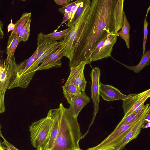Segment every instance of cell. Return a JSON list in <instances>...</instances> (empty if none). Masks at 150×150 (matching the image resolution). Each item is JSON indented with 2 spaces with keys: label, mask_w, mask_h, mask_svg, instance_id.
<instances>
[{
  "label": "cell",
  "mask_w": 150,
  "mask_h": 150,
  "mask_svg": "<svg viewBox=\"0 0 150 150\" xmlns=\"http://www.w3.org/2000/svg\"><path fill=\"white\" fill-rule=\"evenodd\" d=\"M124 0H92L88 16L77 20L67 37L70 52L73 55L70 64L82 62L90 64L89 57L95 46L109 31L117 33L122 27Z\"/></svg>",
  "instance_id": "cell-1"
},
{
  "label": "cell",
  "mask_w": 150,
  "mask_h": 150,
  "mask_svg": "<svg viewBox=\"0 0 150 150\" xmlns=\"http://www.w3.org/2000/svg\"><path fill=\"white\" fill-rule=\"evenodd\" d=\"M59 107V131L53 146L50 150H80L79 143L83 135L77 118L73 117L62 103Z\"/></svg>",
  "instance_id": "cell-2"
},
{
  "label": "cell",
  "mask_w": 150,
  "mask_h": 150,
  "mask_svg": "<svg viewBox=\"0 0 150 150\" xmlns=\"http://www.w3.org/2000/svg\"><path fill=\"white\" fill-rule=\"evenodd\" d=\"M67 37L59 42L52 40L42 32L39 33L38 35V52L36 58L26 71L17 78L18 81L23 85L28 86L37 71L39 64L50 54L59 48Z\"/></svg>",
  "instance_id": "cell-3"
},
{
  "label": "cell",
  "mask_w": 150,
  "mask_h": 150,
  "mask_svg": "<svg viewBox=\"0 0 150 150\" xmlns=\"http://www.w3.org/2000/svg\"><path fill=\"white\" fill-rule=\"evenodd\" d=\"M52 119L47 113V116L33 122L29 127L31 144L35 148L42 147L50 134Z\"/></svg>",
  "instance_id": "cell-4"
},
{
  "label": "cell",
  "mask_w": 150,
  "mask_h": 150,
  "mask_svg": "<svg viewBox=\"0 0 150 150\" xmlns=\"http://www.w3.org/2000/svg\"><path fill=\"white\" fill-rule=\"evenodd\" d=\"M119 36L114 32H108V35L100 40L91 51L89 57L90 64L111 56L113 47Z\"/></svg>",
  "instance_id": "cell-5"
},
{
  "label": "cell",
  "mask_w": 150,
  "mask_h": 150,
  "mask_svg": "<svg viewBox=\"0 0 150 150\" xmlns=\"http://www.w3.org/2000/svg\"><path fill=\"white\" fill-rule=\"evenodd\" d=\"M138 120L132 123L124 124L117 129H115L101 142L87 150H114L116 146Z\"/></svg>",
  "instance_id": "cell-6"
},
{
  "label": "cell",
  "mask_w": 150,
  "mask_h": 150,
  "mask_svg": "<svg viewBox=\"0 0 150 150\" xmlns=\"http://www.w3.org/2000/svg\"><path fill=\"white\" fill-rule=\"evenodd\" d=\"M17 66L13 55L8 65L5 67V70L0 73V114L5 111L4 104L5 92L11 78L16 75Z\"/></svg>",
  "instance_id": "cell-7"
},
{
  "label": "cell",
  "mask_w": 150,
  "mask_h": 150,
  "mask_svg": "<svg viewBox=\"0 0 150 150\" xmlns=\"http://www.w3.org/2000/svg\"><path fill=\"white\" fill-rule=\"evenodd\" d=\"M129 94L130 96L122 101L124 117L137 112L143 108L144 102L150 96V89L139 93Z\"/></svg>",
  "instance_id": "cell-8"
},
{
  "label": "cell",
  "mask_w": 150,
  "mask_h": 150,
  "mask_svg": "<svg viewBox=\"0 0 150 150\" xmlns=\"http://www.w3.org/2000/svg\"><path fill=\"white\" fill-rule=\"evenodd\" d=\"M100 71L97 67L93 68L90 74L91 80V98L93 103V117L89 127L93 124L96 116L99 110L100 101L99 94L100 79Z\"/></svg>",
  "instance_id": "cell-9"
},
{
  "label": "cell",
  "mask_w": 150,
  "mask_h": 150,
  "mask_svg": "<svg viewBox=\"0 0 150 150\" xmlns=\"http://www.w3.org/2000/svg\"><path fill=\"white\" fill-rule=\"evenodd\" d=\"M48 114L52 119V123L49 135L42 146V150H50L52 148L58 135L59 127L60 108L51 109Z\"/></svg>",
  "instance_id": "cell-10"
},
{
  "label": "cell",
  "mask_w": 150,
  "mask_h": 150,
  "mask_svg": "<svg viewBox=\"0 0 150 150\" xmlns=\"http://www.w3.org/2000/svg\"><path fill=\"white\" fill-rule=\"evenodd\" d=\"M86 64V62H82L70 68V74L65 84H74L82 92L85 91L87 82L84 76V70Z\"/></svg>",
  "instance_id": "cell-11"
},
{
  "label": "cell",
  "mask_w": 150,
  "mask_h": 150,
  "mask_svg": "<svg viewBox=\"0 0 150 150\" xmlns=\"http://www.w3.org/2000/svg\"><path fill=\"white\" fill-rule=\"evenodd\" d=\"M66 43L67 38L59 48L51 53L42 62L37 71L61 67L62 65L61 59L64 56Z\"/></svg>",
  "instance_id": "cell-12"
},
{
  "label": "cell",
  "mask_w": 150,
  "mask_h": 150,
  "mask_svg": "<svg viewBox=\"0 0 150 150\" xmlns=\"http://www.w3.org/2000/svg\"><path fill=\"white\" fill-rule=\"evenodd\" d=\"M147 112L143 114L139 118L116 146L114 150L122 149L127 143L136 138L140 133L142 127L147 123L144 120V116Z\"/></svg>",
  "instance_id": "cell-13"
},
{
  "label": "cell",
  "mask_w": 150,
  "mask_h": 150,
  "mask_svg": "<svg viewBox=\"0 0 150 150\" xmlns=\"http://www.w3.org/2000/svg\"><path fill=\"white\" fill-rule=\"evenodd\" d=\"M99 94L102 98L107 101L117 100H124L130 96L129 94H123L116 88L110 85L100 83Z\"/></svg>",
  "instance_id": "cell-14"
},
{
  "label": "cell",
  "mask_w": 150,
  "mask_h": 150,
  "mask_svg": "<svg viewBox=\"0 0 150 150\" xmlns=\"http://www.w3.org/2000/svg\"><path fill=\"white\" fill-rule=\"evenodd\" d=\"M90 101V98L86 95L85 91H82L76 97L73 102L70 104L68 109L73 117L77 118L78 115L82 109Z\"/></svg>",
  "instance_id": "cell-15"
},
{
  "label": "cell",
  "mask_w": 150,
  "mask_h": 150,
  "mask_svg": "<svg viewBox=\"0 0 150 150\" xmlns=\"http://www.w3.org/2000/svg\"><path fill=\"white\" fill-rule=\"evenodd\" d=\"M21 38L16 35H10L9 37L6 50L7 57L5 61V67H6L9 62L12 56L14 55L16 49L21 41Z\"/></svg>",
  "instance_id": "cell-16"
},
{
  "label": "cell",
  "mask_w": 150,
  "mask_h": 150,
  "mask_svg": "<svg viewBox=\"0 0 150 150\" xmlns=\"http://www.w3.org/2000/svg\"><path fill=\"white\" fill-rule=\"evenodd\" d=\"M149 104H146L140 110L129 115L127 117H123L118 123L115 129H117L122 125L135 122L144 113L146 112L150 108Z\"/></svg>",
  "instance_id": "cell-17"
},
{
  "label": "cell",
  "mask_w": 150,
  "mask_h": 150,
  "mask_svg": "<svg viewBox=\"0 0 150 150\" xmlns=\"http://www.w3.org/2000/svg\"><path fill=\"white\" fill-rule=\"evenodd\" d=\"M62 88L64 96L70 105L82 92L77 86L71 83L65 84Z\"/></svg>",
  "instance_id": "cell-18"
},
{
  "label": "cell",
  "mask_w": 150,
  "mask_h": 150,
  "mask_svg": "<svg viewBox=\"0 0 150 150\" xmlns=\"http://www.w3.org/2000/svg\"><path fill=\"white\" fill-rule=\"evenodd\" d=\"M150 63V50L145 51L142 54L139 63L136 66H128L121 64L128 69L136 73H139L144 68L149 65Z\"/></svg>",
  "instance_id": "cell-19"
},
{
  "label": "cell",
  "mask_w": 150,
  "mask_h": 150,
  "mask_svg": "<svg viewBox=\"0 0 150 150\" xmlns=\"http://www.w3.org/2000/svg\"><path fill=\"white\" fill-rule=\"evenodd\" d=\"M123 22L122 30L118 31L117 34L121 38L124 40L128 49L130 47L129 31L131 28L130 25L127 19L125 12L123 11Z\"/></svg>",
  "instance_id": "cell-20"
},
{
  "label": "cell",
  "mask_w": 150,
  "mask_h": 150,
  "mask_svg": "<svg viewBox=\"0 0 150 150\" xmlns=\"http://www.w3.org/2000/svg\"><path fill=\"white\" fill-rule=\"evenodd\" d=\"M37 49L34 53L28 59L18 64L16 75L12 78H17L21 76L30 67L35 60L37 54Z\"/></svg>",
  "instance_id": "cell-21"
},
{
  "label": "cell",
  "mask_w": 150,
  "mask_h": 150,
  "mask_svg": "<svg viewBox=\"0 0 150 150\" xmlns=\"http://www.w3.org/2000/svg\"><path fill=\"white\" fill-rule=\"evenodd\" d=\"M31 15V12L23 13L20 18L15 24V28L12 31L10 35H18L27 22L30 19Z\"/></svg>",
  "instance_id": "cell-22"
},
{
  "label": "cell",
  "mask_w": 150,
  "mask_h": 150,
  "mask_svg": "<svg viewBox=\"0 0 150 150\" xmlns=\"http://www.w3.org/2000/svg\"><path fill=\"white\" fill-rule=\"evenodd\" d=\"M90 0H82L81 4L78 7L72 18L68 21L67 26L68 27L74 26L78 19L82 14L86 7L91 4Z\"/></svg>",
  "instance_id": "cell-23"
},
{
  "label": "cell",
  "mask_w": 150,
  "mask_h": 150,
  "mask_svg": "<svg viewBox=\"0 0 150 150\" xmlns=\"http://www.w3.org/2000/svg\"><path fill=\"white\" fill-rule=\"evenodd\" d=\"M73 27L74 26H71L67 29L59 32L52 33L45 35V36L52 41H56L57 40H59L61 41L69 35Z\"/></svg>",
  "instance_id": "cell-24"
},
{
  "label": "cell",
  "mask_w": 150,
  "mask_h": 150,
  "mask_svg": "<svg viewBox=\"0 0 150 150\" xmlns=\"http://www.w3.org/2000/svg\"><path fill=\"white\" fill-rule=\"evenodd\" d=\"M31 21V19H30L27 22L18 35L22 41L24 42L26 41L28 39L30 34V27Z\"/></svg>",
  "instance_id": "cell-25"
},
{
  "label": "cell",
  "mask_w": 150,
  "mask_h": 150,
  "mask_svg": "<svg viewBox=\"0 0 150 150\" xmlns=\"http://www.w3.org/2000/svg\"><path fill=\"white\" fill-rule=\"evenodd\" d=\"M150 9V6H149V8L147 9V11L146 12V14L144 18V40L143 42V54H144V52L146 51V41L147 40V36L148 35V26L149 24V23L147 22L146 20V18L148 15V14L149 11Z\"/></svg>",
  "instance_id": "cell-26"
},
{
  "label": "cell",
  "mask_w": 150,
  "mask_h": 150,
  "mask_svg": "<svg viewBox=\"0 0 150 150\" xmlns=\"http://www.w3.org/2000/svg\"><path fill=\"white\" fill-rule=\"evenodd\" d=\"M79 1V0H78L73 2H70L67 6L59 8L58 10L60 12L63 14L65 13H71V11L73 7L78 3Z\"/></svg>",
  "instance_id": "cell-27"
},
{
  "label": "cell",
  "mask_w": 150,
  "mask_h": 150,
  "mask_svg": "<svg viewBox=\"0 0 150 150\" xmlns=\"http://www.w3.org/2000/svg\"><path fill=\"white\" fill-rule=\"evenodd\" d=\"M4 141L1 143V146L6 150H19L13 145L8 142L5 139Z\"/></svg>",
  "instance_id": "cell-28"
},
{
  "label": "cell",
  "mask_w": 150,
  "mask_h": 150,
  "mask_svg": "<svg viewBox=\"0 0 150 150\" xmlns=\"http://www.w3.org/2000/svg\"><path fill=\"white\" fill-rule=\"evenodd\" d=\"M54 1L58 5H62L64 7L67 5L71 1L70 0H54Z\"/></svg>",
  "instance_id": "cell-29"
},
{
  "label": "cell",
  "mask_w": 150,
  "mask_h": 150,
  "mask_svg": "<svg viewBox=\"0 0 150 150\" xmlns=\"http://www.w3.org/2000/svg\"><path fill=\"white\" fill-rule=\"evenodd\" d=\"M11 23L8 24V33L10 31L13 30L15 28V24L12 23V19L11 18Z\"/></svg>",
  "instance_id": "cell-30"
},
{
  "label": "cell",
  "mask_w": 150,
  "mask_h": 150,
  "mask_svg": "<svg viewBox=\"0 0 150 150\" xmlns=\"http://www.w3.org/2000/svg\"><path fill=\"white\" fill-rule=\"evenodd\" d=\"M3 24L2 22L0 19V39H2L4 35V33L3 30Z\"/></svg>",
  "instance_id": "cell-31"
},
{
  "label": "cell",
  "mask_w": 150,
  "mask_h": 150,
  "mask_svg": "<svg viewBox=\"0 0 150 150\" xmlns=\"http://www.w3.org/2000/svg\"><path fill=\"white\" fill-rule=\"evenodd\" d=\"M150 109L149 110L144 116V120L147 123L150 122Z\"/></svg>",
  "instance_id": "cell-32"
},
{
  "label": "cell",
  "mask_w": 150,
  "mask_h": 150,
  "mask_svg": "<svg viewBox=\"0 0 150 150\" xmlns=\"http://www.w3.org/2000/svg\"><path fill=\"white\" fill-rule=\"evenodd\" d=\"M2 127V126H1V123H0V137L2 138L3 139H5V138L3 137V136L2 134L1 130ZM0 144L1 145L0 139Z\"/></svg>",
  "instance_id": "cell-33"
},
{
  "label": "cell",
  "mask_w": 150,
  "mask_h": 150,
  "mask_svg": "<svg viewBox=\"0 0 150 150\" xmlns=\"http://www.w3.org/2000/svg\"><path fill=\"white\" fill-rule=\"evenodd\" d=\"M5 69L4 64V65L0 64V73L4 71Z\"/></svg>",
  "instance_id": "cell-34"
},
{
  "label": "cell",
  "mask_w": 150,
  "mask_h": 150,
  "mask_svg": "<svg viewBox=\"0 0 150 150\" xmlns=\"http://www.w3.org/2000/svg\"><path fill=\"white\" fill-rule=\"evenodd\" d=\"M145 125H144L142 127V128H146L148 127H149L150 126V122H148Z\"/></svg>",
  "instance_id": "cell-35"
},
{
  "label": "cell",
  "mask_w": 150,
  "mask_h": 150,
  "mask_svg": "<svg viewBox=\"0 0 150 150\" xmlns=\"http://www.w3.org/2000/svg\"><path fill=\"white\" fill-rule=\"evenodd\" d=\"M0 150H6L4 149L1 146V145L0 144Z\"/></svg>",
  "instance_id": "cell-36"
},
{
  "label": "cell",
  "mask_w": 150,
  "mask_h": 150,
  "mask_svg": "<svg viewBox=\"0 0 150 150\" xmlns=\"http://www.w3.org/2000/svg\"><path fill=\"white\" fill-rule=\"evenodd\" d=\"M36 150H42V147L37 148Z\"/></svg>",
  "instance_id": "cell-37"
},
{
  "label": "cell",
  "mask_w": 150,
  "mask_h": 150,
  "mask_svg": "<svg viewBox=\"0 0 150 150\" xmlns=\"http://www.w3.org/2000/svg\"><path fill=\"white\" fill-rule=\"evenodd\" d=\"M122 150V149H119L116 150Z\"/></svg>",
  "instance_id": "cell-38"
},
{
  "label": "cell",
  "mask_w": 150,
  "mask_h": 150,
  "mask_svg": "<svg viewBox=\"0 0 150 150\" xmlns=\"http://www.w3.org/2000/svg\"><path fill=\"white\" fill-rule=\"evenodd\" d=\"M81 150H82V149H81Z\"/></svg>",
  "instance_id": "cell-39"
},
{
  "label": "cell",
  "mask_w": 150,
  "mask_h": 150,
  "mask_svg": "<svg viewBox=\"0 0 150 150\" xmlns=\"http://www.w3.org/2000/svg\"></svg>",
  "instance_id": "cell-40"
},
{
  "label": "cell",
  "mask_w": 150,
  "mask_h": 150,
  "mask_svg": "<svg viewBox=\"0 0 150 150\" xmlns=\"http://www.w3.org/2000/svg\"></svg>",
  "instance_id": "cell-41"
},
{
  "label": "cell",
  "mask_w": 150,
  "mask_h": 150,
  "mask_svg": "<svg viewBox=\"0 0 150 150\" xmlns=\"http://www.w3.org/2000/svg\"></svg>",
  "instance_id": "cell-42"
}]
</instances>
